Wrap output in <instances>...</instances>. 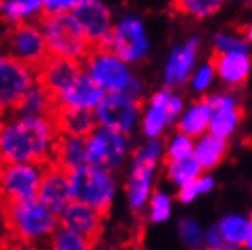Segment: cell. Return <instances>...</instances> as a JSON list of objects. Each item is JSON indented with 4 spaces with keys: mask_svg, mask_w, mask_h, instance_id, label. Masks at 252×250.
<instances>
[{
    "mask_svg": "<svg viewBox=\"0 0 252 250\" xmlns=\"http://www.w3.org/2000/svg\"><path fill=\"white\" fill-rule=\"evenodd\" d=\"M59 135L53 115L0 113V163H53Z\"/></svg>",
    "mask_w": 252,
    "mask_h": 250,
    "instance_id": "1",
    "label": "cell"
},
{
    "mask_svg": "<svg viewBox=\"0 0 252 250\" xmlns=\"http://www.w3.org/2000/svg\"><path fill=\"white\" fill-rule=\"evenodd\" d=\"M164 161V143L161 139H145L132 152L125 181V199L133 214L143 212L156 190L158 166Z\"/></svg>",
    "mask_w": 252,
    "mask_h": 250,
    "instance_id": "2",
    "label": "cell"
},
{
    "mask_svg": "<svg viewBox=\"0 0 252 250\" xmlns=\"http://www.w3.org/2000/svg\"><path fill=\"white\" fill-rule=\"evenodd\" d=\"M4 221L7 230L24 245H38L50 241L59 226V216L51 212L38 197L4 203Z\"/></svg>",
    "mask_w": 252,
    "mask_h": 250,
    "instance_id": "3",
    "label": "cell"
},
{
    "mask_svg": "<svg viewBox=\"0 0 252 250\" xmlns=\"http://www.w3.org/2000/svg\"><path fill=\"white\" fill-rule=\"evenodd\" d=\"M71 195L75 201L108 214L114 207V201L119 192V179L115 172L104 168H97L92 164H84L69 172Z\"/></svg>",
    "mask_w": 252,
    "mask_h": 250,
    "instance_id": "4",
    "label": "cell"
},
{
    "mask_svg": "<svg viewBox=\"0 0 252 250\" xmlns=\"http://www.w3.org/2000/svg\"><path fill=\"white\" fill-rule=\"evenodd\" d=\"M84 71L94 79L104 92H121L141 99L143 95V86L139 79L132 75V71L128 69L126 62L123 59L112 53L110 50H94L90 51V55L82 61Z\"/></svg>",
    "mask_w": 252,
    "mask_h": 250,
    "instance_id": "5",
    "label": "cell"
},
{
    "mask_svg": "<svg viewBox=\"0 0 252 250\" xmlns=\"http://www.w3.org/2000/svg\"><path fill=\"white\" fill-rule=\"evenodd\" d=\"M38 26L44 33L50 55L84 61L90 55V51H94L92 44L86 40L73 19L69 17V11L40 15Z\"/></svg>",
    "mask_w": 252,
    "mask_h": 250,
    "instance_id": "6",
    "label": "cell"
},
{
    "mask_svg": "<svg viewBox=\"0 0 252 250\" xmlns=\"http://www.w3.org/2000/svg\"><path fill=\"white\" fill-rule=\"evenodd\" d=\"M130 156V135L126 133L95 126L86 135V163L92 166L119 172L128 164Z\"/></svg>",
    "mask_w": 252,
    "mask_h": 250,
    "instance_id": "7",
    "label": "cell"
},
{
    "mask_svg": "<svg viewBox=\"0 0 252 250\" xmlns=\"http://www.w3.org/2000/svg\"><path fill=\"white\" fill-rule=\"evenodd\" d=\"M46 164L0 163V201L13 203L37 197Z\"/></svg>",
    "mask_w": 252,
    "mask_h": 250,
    "instance_id": "8",
    "label": "cell"
},
{
    "mask_svg": "<svg viewBox=\"0 0 252 250\" xmlns=\"http://www.w3.org/2000/svg\"><path fill=\"white\" fill-rule=\"evenodd\" d=\"M97 126L132 135L141 121V102L121 92H108L94 110Z\"/></svg>",
    "mask_w": 252,
    "mask_h": 250,
    "instance_id": "9",
    "label": "cell"
},
{
    "mask_svg": "<svg viewBox=\"0 0 252 250\" xmlns=\"http://www.w3.org/2000/svg\"><path fill=\"white\" fill-rule=\"evenodd\" d=\"M4 48L7 55L19 59L24 64L32 66L33 69L40 68L50 57L44 33L40 30V26L32 22H17L6 33Z\"/></svg>",
    "mask_w": 252,
    "mask_h": 250,
    "instance_id": "10",
    "label": "cell"
},
{
    "mask_svg": "<svg viewBox=\"0 0 252 250\" xmlns=\"http://www.w3.org/2000/svg\"><path fill=\"white\" fill-rule=\"evenodd\" d=\"M69 17L86 37L94 50H106V42L112 31V13L102 0H77L69 9Z\"/></svg>",
    "mask_w": 252,
    "mask_h": 250,
    "instance_id": "11",
    "label": "cell"
},
{
    "mask_svg": "<svg viewBox=\"0 0 252 250\" xmlns=\"http://www.w3.org/2000/svg\"><path fill=\"white\" fill-rule=\"evenodd\" d=\"M37 81V69L11 55L0 59V113L11 112L28 88Z\"/></svg>",
    "mask_w": 252,
    "mask_h": 250,
    "instance_id": "12",
    "label": "cell"
},
{
    "mask_svg": "<svg viewBox=\"0 0 252 250\" xmlns=\"http://www.w3.org/2000/svg\"><path fill=\"white\" fill-rule=\"evenodd\" d=\"M106 50L123 59L125 62H135L148 51V38L141 20L135 17H125L112 28L106 42Z\"/></svg>",
    "mask_w": 252,
    "mask_h": 250,
    "instance_id": "13",
    "label": "cell"
},
{
    "mask_svg": "<svg viewBox=\"0 0 252 250\" xmlns=\"http://www.w3.org/2000/svg\"><path fill=\"white\" fill-rule=\"evenodd\" d=\"M38 201H42L51 212L59 214L73 201L71 185H69V172L57 163L46 164L40 187L37 192Z\"/></svg>",
    "mask_w": 252,
    "mask_h": 250,
    "instance_id": "14",
    "label": "cell"
},
{
    "mask_svg": "<svg viewBox=\"0 0 252 250\" xmlns=\"http://www.w3.org/2000/svg\"><path fill=\"white\" fill-rule=\"evenodd\" d=\"M84 66L82 61L75 59H66V57L50 55L44 61V64L37 69V81L53 95V99L57 97L61 92L75 82L79 79Z\"/></svg>",
    "mask_w": 252,
    "mask_h": 250,
    "instance_id": "15",
    "label": "cell"
},
{
    "mask_svg": "<svg viewBox=\"0 0 252 250\" xmlns=\"http://www.w3.org/2000/svg\"><path fill=\"white\" fill-rule=\"evenodd\" d=\"M102 90L92 77L82 71L75 82H71L64 92L55 97V110H90L94 112L95 106L104 97Z\"/></svg>",
    "mask_w": 252,
    "mask_h": 250,
    "instance_id": "16",
    "label": "cell"
},
{
    "mask_svg": "<svg viewBox=\"0 0 252 250\" xmlns=\"http://www.w3.org/2000/svg\"><path fill=\"white\" fill-rule=\"evenodd\" d=\"M172 92L168 88L159 90L146 100V104H141V121L139 128L145 139H161L163 133L172 125L170 113H168V100H170Z\"/></svg>",
    "mask_w": 252,
    "mask_h": 250,
    "instance_id": "17",
    "label": "cell"
},
{
    "mask_svg": "<svg viewBox=\"0 0 252 250\" xmlns=\"http://www.w3.org/2000/svg\"><path fill=\"white\" fill-rule=\"evenodd\" d=\"M208 61L214 66L216 75L228 88H241L251 75V57L247 51H220L214 48Z\"/></svg>",
    "mask_w": 252,
    "mask_h": 250,
    "instance_id": "18",
    "label": "cell"
},
{
    "mask_svg": "<svg viewBox=\"0 0 252 250\" xmlns=\"http://www.w3.org/2000/svg\"><path fill=\"white\" fill-rule=\"evenodd\" d=\"M102 218H104V214H101L99 210L73 199L59 214V225L97 241L102 230Z\"/></svg>",
    "mask_w": 252,
    "mask_h": 250,
    "instance_id": "19",
    "label": "cell"
},
{
    "mask_svg": "<svg viewBox=\"0 0 252 250\" xmlns=\"http://www.w3.org/2000/svg\"><path fill=\"white\" fill-rule=\"evenodd\" d=\"M195 57H197V38H189L170 53V59L164 66V82L166 86H179L189 81L194 73Z\"/></svg>",
    "mask_w": 252,
    "mask_h": 250,
    "instance_id": "20",
    "label": "cell"
},
{
    "mask_svg": "<svg viewBox=\"0 0 252 250\" xmlns=\"http://www.w3.org/2000/svg\"><path fill=\"white\" fill-rule=\"evenodd\" d=\"M228 154V139L218 137L214 133H203L194 141V154L195 161L201 164L205 172L218 168Z\"/></svg>",
    "mask_w": 252,
    "mask_h": 250,
    "instance_id": "21",
    "label": "cell"
},
{
    "mask_svg": "<svg viewBox=\"0 0 252 250\" xmlns=\"http://www.w3.org/2000/svg\"><path fill=\"white\" fill-rule=\"evenodd\" d=\"M53 163L66 168L68 172L84 166L86 163V137L82 135H71V133H61L55 146Z\"/></svg>",
    "mask_w": 252,
    "mask_h": 250,
    "instance_id": "22",
    "label": "cell"
},
{
    "mask_svg": "<svg viewBox=\"0 0 252 250\" xmlns=\"http://www.w3.org/2000/svg\"><path fill=\"white\" fill-rule=\"evenodd\" d=\"M11 112L17 115H53L55 99L40 82L35 81Z\"/></svg>",
    "mask_w": 252,
    "mask_h": 250,
    "instance_id": "23",
    "label": "cell"
},
{
    "mask_svg": "<svg viewBox=\"0 0 252 250\" xmlns=\"http://www.w3.org/2000/svg\"><path fill=\"white\" fill-rule=\"evenodd\" d=\"M210 115L212 110L208 106V102L203 99L194 100L192 104H189V108H185L183 113L177 117L176 121V130L183 131L190 137H199L203 133L208 131V123H210Z\"/></svg>",
    "mask_w": 252,
    "mask_h": 250,
    "instance_id": "24",
    "label": "cell"
},
{
    "mask_svg": "<svg viewBox=\"0 0 252 250\" xmlns=\"http://www.w3.org/2000/svg\"><path fill=\"white\" fill-rule=\"evenodd\" d=\"M53 117H55L61 133L86 137L97 126L94 112H90V110H55Z\"/></svg>",
    "mask_w": 252,
    "mask_h": 250,
    "instance_id": "25",
    "label": "cell"
},
{
    "mask_svg": "<svg viewBox=\"0 0 252 250\" xmlns=\"http://www.w3.org/2000/svg\"><path fill=\"white\" fill-rule=\"evenodd\" d=\"M205 170L201 168V164L195 161L194 156L185 157V159H164V175L166 181L170 183L172 187L179 188L187 187L189 183H192L195 177H199Z\"/></svg>",
    "mask_w": 252,
    "mask_h": 250,
    "instance_id": "26",
    "label": "cell"
},
{
    "mask_svg": "<svg viewBox=\"0 0 252 250\" xmlns=\"http://www.w3.org/2000/svg\"><path fill=\"white\" fill-rule=\"evenodd\" d=\"M216 228L220 230V236L223 239V245L232 247V249H241L249 228V218L243 214H225L223 218L214 223Z\"/></svg>",
    "mask_w": 252,
    "mask_h": 250,
    "instance_id": "27",
    "label": "cell"
},
{
    "mask_svg": "<svg viewBox=\"0 0 252 250\" xmlns=\"http://www.w3.org/2000/svg\"><path fill=\"white\" fill-rule=\"evenodd\" d=\"M241 117H243L241 106L216 110V112H212V115H210L208 131L214 133V135H218V137L230 139L234 133H236L238 126H240Z\"/></svg>",
    "mask_w": 252,
    "mask_h": 250,
    "instance_id": "28",
    "label": "cell"
},
{
    "mask_svg": "<svg viewBox=\"0 0 252 250\" xmlns=\"http://www.w3.org/2000/svg\"><path fill=\"white\" fill-rule=\"evenodd\" d=\"M94 243V239L86 238L75 230H69L63 225H59L50 238L51 250H92Z\"/></svg>",
    "mask_w": 252,
    "mask_h": 250,
    "instance_id": "29",
    "label": "cell"
},
{
    "mask_svg": "<svg viewBox=\"0 0 252 250\" xmlns=\"http://www.w3.org/2000/svg\"><path fill=\"white\" fill-rule=\"evenodd\" d=\"M172 210H174V197L163 188H156L146 205V219L154 225L166 223L172 218Z\"/></svg>",
    "mask_w": 252,
    "mask_h": 250,
    "instance_id": "30",
    "label": "cell"
},
{
    "mask_svg": "<svg viewBox=\"0 0 252 250\" xmlns=\"http://www.w3.org/2000/svg\"><path fill=\"white\" fill-rule=\"evenodd\" d=\"M42 9V0H2L0 2V17L7 22H22V19L32 17L33 13Z\"/></svg>",
    "mask_w": 252,
    "mask_h": 250,
    "instance_id": "31",
    "label": "cell"
},
{
    "mask_svg": "<svg viewBox=\"0 0 252 250\" xmlns=\"http://www.w3.org/2000/svg\"><path fill=\"white\" fill-rule=\"evenodd\" d=\"M177 236L181 239V243L190 250L201 249L205 247V228L197 219L185 216L177 221Z\"/></svg>",
    "mask_w": 252,
    "mask_h": 250,
    "instance_id": "32",
    "label": "cell"
},
{
    "mask_svg": "<svg viewBox=\"0 0 252 250\" xmlns=\"http://www.w3.org/2000/svg\"><path fill=\"white\" fill-rule=\"evenodd\" d=\"M172 4L177 13L190 15L195 19H205L220 11L223 0H172Z\"/></svg>",
    "mask_w": 252,
    "mask_h": 250,
    "instance_id": "33",
    "label": "cell"
},
{
    "mask_svg": "<svg viewBox=\"0 0 252 250\" xmlns=\"http://www.w3.org/2000/svg\"><path fill=\"white\" fill-rule=\"evenodd\" d=\"M214 187H216L214 175L203 172L199 177H195L194 181L189 183L187 187L177 190V201L183 203V205H190V203H194L197 197L210 194V192L214 190Z\"/></svg>",
    "mask_w": 252,
    "mask_h": 250,
    "instance_id": "34",
    "label": "cell"
},
{
    "mask_svg": "<svg viewBox=\"0 0 252 250\" xmlns=\"http://www.w3.org/2000/svg\"><path fill=\"white\" fill-rule=\"evenodd\" d=\"M194 137L176 130L164 143V159H185L194 154Z\"/></svg>",
    "mask_w": 252,
    "mask_h": 250,
    "instance_id": "35",
    "label": "cell"
},
{
    "mask_svg": "<svg viewBox=\"0 0 252 250\" xmlns=\"http://www.w3.org/2000/svg\"><path fill=\"white\" fill-rule=\"evenodd\" d=\"M214 75H216L214 66L208 61L207 64H203L201 68H197L192 73V77H190V86H192L194 92L203 94V92H207L208 88H210V84L214 81Z\"/></svg>",
    "mask_w": 252,
    "mask_h": 250,
    "instance_id": "36",
    "label": "cell"
},
{
    "mask_svg": "<svg viewBox=\"0 0 252 250\" xmlns=\"http://www.w3.org/2000/svg\"><path fill=\"white\" fill-rule=\"evenodd\" d=\"M205 100L208 102V106H210L212 112H216V110H225V108L240 106V99H238L232 92H220V94L207 95Z\"/></svg>",
    "mask_w": 252,
    "mask_h": 250,
    "instance_id": "37",
    "label": "cell"
},
{
    "mask_svg": "<svg viewBox=\"0 0 252 250\" xmlns=\"http://www.w3.org/2000/svg\"><path fill=\"white\" fill-rule=\"evenodd\" d=\"M247 38L232 37L225 33H220L214 38V48L220 51H247Z\"/></svg>",
    "mask_w": 252,
    "mask_h": 250,
    "instance_id": "38",
    "label": "cell"
},
{
    "mask_svg": "<svg viewBox=\"0 0 252 250\" xmlns=\"http://www.w3.org/2000/svg\"><path fill=\"white\" fill-rule=\"evenodd\" d=\"M77 4V0H42L40 15H55V13H68Z\"/></svg>",
    "mask_w": 252,
    "mask_h": 250,
    "instance_id": "39",
    "label": "cell"
},
{
    "mask_svg": "<svg viewBox=\"0 0 252 250\" xmlns=\"http://www.w3.org/2000/svg\"><path fill=\"white\" fill-rule=\"evenodd\" d=\"M218 247H223V239H221L220 230L216 228V225H212L205 228V249L212 250Z\"/></svg>",
    "mask_w": 252,
    "mask_h": 250,
    "instance_id": "40",
    "label": "cell"
},
{
    "mask_svg": "<svg viewBox=\"0 0 252 250\" xmlns=\"http://www.w3.org/2000/svg\"><path fill=\"white\" fill-rule=\"evenodd\" d=\"M185 110V100L181 95H177V94H172L170 95V100H168V113H170V117L172 121H174V125H176V121L177 117L183 113Z\"/></svg>",
    "mask_w": 252,
    "mask_h": 250,
    "instance_id": "41",
    "label": "cell"
},
{
    "mask_svg": "<svg viewBox=\"0 0 252 250\" xmlns=\"http://www.w3.org/2000/svg\"><path fill=\"white\" fill-rule=\"evenodd\" d=\"M243 249L252 250V210L249 214V228H247V236H245V241H243Z\"/></svg>",
    "mask_w": 252,
    "mask_h": 250,
    "instance_id": "42",
    "label": "cell"
},
{
    "mask_svg": "<svg viewBox=\"0 0 252 250\" xmlns=\"http://www.w3.org/2000/svg\"><path fill=\"white\" fill-rule=\"evenodd\" d=\"M4 250H33V249H30L28 245H24V243H17V245H9V247H6Z\"/></svg>",
    "mask_w": 252,
    "mask_h": 250,
    "instance_id": "43",
    "label": "cell"
},
{
    "mask_svg": "<svg viewBox=\"0 0 252 250\" xmlns=\"http://www.w3.org/2000/svg\"><path fill=\"white\" fill-rule=\"evenodd\" d=\"M241 31L245 33L247 40H249V42H252V20L245 26V30H241Z\"/></svg>",
    "mask_w": 252,
    "mask_h": 250,
    "instance_id": "44",
    "label": "cell"
},
{
    "mask_svg": "<svg viewBox=\"0 0 252 250\" xmlns=\"http://www.w3.org/2000/svg\"><path fill=\"white\" fill-rule=\"evenodd\" d=\"M212 250H238V249H232V247H227V245H223V247H218V249H212Z\"/></svg>",
    "mask_w": 252,
    "mask_h": 250,
    "instance_id": "45",
    "label": "cell"
},
{
    "mask_svg": "<svg viewBox=\"0 0 252 250\" xmlns=\"http://www.w3.org/2000/svg\"><path fill=\"white\" fill-rule=\"evenodd\" d=\"M135 250H146V249H145V247H137Z\"/></svg>",
    "mask_w": 252,
    "mask_h": 250,
    "instance_id": "46",
    "label": "cell"
},
{
    "mask_svg": "<svg viewBox=\"0 0 252 250\" xmlns=\"http://www.w3.org/2000/svg\"><path fill=\"white\" fill-rule=\"evenodd\" d=\"M33 250H51V249H33Z\"/></svg>",
    "mask_w": 252,
    "mask_h": 250,
    "instance_id": "47",
    "label": "cell"
},
{
    "mask_svg": "<svg viewBox=\"0 0 252 250\" xmlns=\"http://www.w3.org/2000/svg\"><path fill=\"white\" fill-rule=\"evenodd\" d=\"M195 250H208V249H205V247H201V249H195Z\"/></svg>",
    "mask_w": 252,
    "mask_h": 250,
    "instance_id": "48",
    "label": "cell"
},
{
    "mask_svg": "<svg viewBox=\"0 0 252 250\" xmlns=\"http://www.w3.org/2000/svg\"><path fill=\"white\" fill-rule=\"evenodd\" d=\"M2 57H4V55H2V53H0V59H2Z\"/></svg>",
    "mask_w": 252,
    "mask_h": 250,
    "instance_id": "49",
    "label": "cell"
},
{
    "mask_svg": "<svg viewBox=\"0 0 252 250\" xmlns=\"http://www.w3.org/2000/svg\"><path fill=\"white\" fill-rule=\"evenodd\" d=\"M251 7H252V0H251Z\"/></svg>",
    "mask_w": 252,
    "mask_h": 250,
    "instance_id": "50",
    "label": "cell"
}]
</instances>
